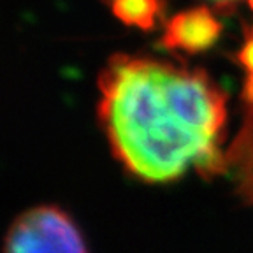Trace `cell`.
Returning a JSON list of instances; mask_svg holds the SVG:
<instances>
[{
	"mask_svg": "<svg viewBox=\"0 0 253 253\" xmlns=\"http://www.w3.org/2000/svg\"><path fill=\"white\" fill-rule=\"evenodd\" d=\"M99 122L135 179L166 185L190 172L225 174L227 93L202 69L115 55L99 74Z\"/></svg>",
	"mask_w": 253,
	"mask_h": 253,
	"instance_id": "obj_1",
	"label": "cell"
},
{
	"mask_svg": "<svg viewBox=\"0 0 253 253\" xmlns=\"http://www.w3.org/2000/svg\"><path fill=\"white\" fill-rule=\"evenodd\" d=\"M4 253H88L76 221L58 206H36L14 218Z\"/></svg>",
	"mask_w": 253,
	"mask_h": 253,
	"instance_id": "obj_2",
	"label": "cell"
},
{
	"mask_svg": "<svg viewBox=\"0 0 253 253\" xmlns=\"http://www.w3.org/2000/svg\"><path fill=\"white\" fill-rule=\"evenodd\" d=\"M221 23L208 7H194L178 12L167 23L160 44L167 49L199 53L216 42Z\"/></svg>",
	"mask_w": 253,
	"mask_h": 253,
	"instance_id": "obj_3",
	"label": "cell"
},
{
	"mask_svg": "<svg viewBox=\"0 0 253 253\" xmlns=\"http://www.w3.org/2000/svg\"><path fill=\"white\" fill-rule=\"evenodd\" d=\"M225 174L232 179L239 199L253 208V106H246L241 128L227 146Z\"/></svg>",
	"mask_w": 253,
	"mask_h": 253,
	"instance_id": "obj_4",
	"label": "cell"
},
{
	"mask_svg": "<svg viewBox=\"0 0 253 253\" xmlns=\"http://www.w3.org/2000/svg\"><path fill=\"white\" fill-rule=\"evenodd\" d=\"M164 0H111V11L122 23L151 30L164 12Z\"/></svg>",
	"mask_w": 253,
	"mask_h": 253,
	"instance_id": "obj_5",
	"label": "cell"
},
{
	"mask_svg": "<svg viewBox=\"0 0 253 253\" xmlns=\"http://www.w3.org/2000/svg\"><path fill=\"white\" fill-rule=\"evenodd\" d=\"M237 60L248 74H253V28L246 30V41L243 44L241 51L237 53Z\"/></svg>",
	"mask_w": 253,
	"mask_h": 253,
	"instance_id": "obj_6",
	"label": "cell"
},
{
	"mask_svg": "<svg viewBox=\"0 0 253 253\" xmlns=\"http://www.w3.org/2000/svg\"><path fill=\"white\" fill-rule=\"evenodd\" d=\"M243 100L246 106H253V74L246 76L245 88H243Z\"/></svg>",
	"mask_w": 253,
	"mask_h": 253,
	"instance_id": "obj_7",
	"label": "cell"
},
{
	"mask_svg": "<svg viewBox=\"0 0 253 253\" xmlns=\"http://www.w3.org/2000/svg\"><path fill=\"white\" fill-rule=\"evenodd\" d=\"M213 2L218 5V7H221L223 11H225V9H232L234 5H236L237 0H213Z\"/></svg>",
	"mask_w": 253,
	"mask_h": 253,
	"instance_id": "obj_8",
	"label": "cell"
},
{
	"mask_svg": "<svg viewBox=\"0 0 253 253\" xmlns=\"http://www.w3.org/2000/svg\"><path fill=\"white\" fill-rule=\"evenodd\" d=\"M246 2H248V5H250V9H252V11H253V0H246Z\"/></svg>",
	"mask_w": 253,
	"mask_h": 253,
	"instance_id": "obj_9",
	"label": "cell"
}]
</instances>
